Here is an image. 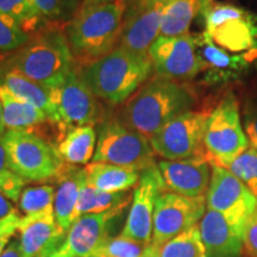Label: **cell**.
I'll use <instances>...</instances> for the list:
<instances>
[{
  "mask_svg": "<svg viewBox=\"0 0 257 257\" xmlns=\"http://www.w3.org/2000/svg\"><path fill=\"white\" fill-rule=\"evenodd\" d=\"M154 157L149 138L119 119L108 118L99 126L93 162L111 163L142 173L157 165Z\"/></svg>",
  "mask_w": 257,
  "mask_h": 257,
  "instance_id": "8992f818",
  "label": "cell"
},
{
  "mask_svg": "<svg viewBox=\"0 0 257 257\" xmlns=\"http://www.w3.org/2000/svg\"><path fill=\"white\" fill-rule=\"evenodd\" d=\"M115 0H85L83 5H94V4H105V3H112Z\"/></svg>",
  "mask_w": 257,
  "mask_h": 257,
  "instance_id": "7bdbcfd3",
  "label": "cell"
},
{
  "mask_svg": "<svg viewBox=\"0 0 257 257\" xmlns=\"http://www.w3.org/2000/svg\"><path fill=\"white\" fill-rule=\"evenodd\" d=\"M96 138L94 127L91 125L74 127L57 142L56 149L67 165H87L94 156Z\"/></svg>",
  "mask_w": 257,
  "mask_h": 257,
  "instance_id": "d4e9b609",
  "label": "cell"
},
{
  "mask_svg": "<svg viewBox=\"0 0 257 257\" xmlns=\"http://www.w3.org/2000/svg\"><path fill=\"white\" fill-rule=\"evenodd\" d=\"M195 37L198 54L204 63L205 81L210 85L236 81L257 59V50L243 54H231L221 49L206 34Z\"/></svg>",
  "mask_w": 257,
  "mask_h": 257,
  "instance_id": "2e32d148",
  "label": "cell"
},
{
  "mask_svg": "<svg viewBox=\"0 0 257 257\" xmlns=\"http://www.w3.org/2000/svg\"><path fill=\"white\" fill-rule=\"evenodd\" d=\"M55 181L57 185L54 200L55 219L61 229L68 232L74 221L79 218L78 201L81 187L86 184L85 169L66 163Z\"/></svg>",
  "mask_w": 257,
  "mask_h": 257,
  "instance_id": "44dd1931",
  "label": "cell"
},
{
  "mask_svg": "<svg viewBox=\"0 0 257 257\" xmlns=\"http://www.w3.org/2000/svg\"><path fill=\"white\" fill-rule=\"evenodd\" d=\"M167 3L125 12L119 47L138 55H149L150 48L160 36L161 19Z\"/></svg>",
  "mask_w": 257,
  "mask_h": 257,
  "instance_id": "ac0fdd59",
  "label": "cell"
},
{
  "mask_svg": "<svg viewBox=\"0 0 257 257\" xmlns=\"http://www.w3.org/2000/svg\"><path fill=\"white\" fill-rule=\"evenodd\" d=\"M82 81L96 98L120 105L148 81L153 72L149 55L118 46L101 59L78 68Z\"/></svg>",
  "mask_w": 257,
  "mask_h": 257,
  "instance_id": "277c9868",
  "label": "cell"
},
{
  "mask_svg": "<svg viewBox=\"0 0 257 257\" xmlns=\"http://www.w3.org/2000/svg\"><path fill=\"white\" fill-rule=\"evenodd\" d=\"M156 76L174 81H188L204 72V63L198 54L195 37L159 36L149 50Z\"/></svg>",
  "mask_w": 257,
  "mask_h": 257,
  "instance_id": "8fae6325",
  "label": "cell"
},
{
  "mask_svg": "<svg viewBox=\"0 0 257 257\" xmlns=\"http://www.w3.org/2000/svg\"><path fill=\"white\" fill-rule=\"evenodd\" d=\"M18 232L23 257H50L62 246L67 236L56 223L54 211L22 217Z\"/></svg>",
  "mask_w": 257,
  "mask_h": 257,
  "instance_id": "e0dca14e",
  "label": "cell"
},
{
  "mask_svg": "<svg viewBox=\"0 0 257 257\" xmlns=\"http://www.w3.org/2000/svg\"><path fill=\"white\" fill-rule=\"evenodd\" d=\"M197 14H199V0H169L162 12L160 36L178 37L187 35Z\"/></svg>",
  "mask_w": 257,
  "mask_h": 257,
  "instance_id": "484cf974",
  "label": "cell"
},
{
  "mask_svg": "<svg viewBox=\"0 0 257 257\" xmlns=\"http://www.w3.org/2000/svg\"><path fill=\"white\" fill-rule=\"evenodd\" d=\"M59 120L55 124L59 133L57 142L70 128L98 123L100 119V105L80 76L78 68L70 74L67 81L59 88L57 99Z\"/></svg>",
  "mask_w": 257,
  "mask_h": 257,
  "instance_id": "4fadbf2b",
  "label": "cell"
},
{
  "mask_svg": "<svg viewBox=\"0 0 257 257\" xmlns=\"http://www.w3.org/2000/svg\"><path fill=\"white\" fill-rule=\"evenodd\" d=\"M8 169H10L8 165V155H6V150L2 142V137H0V174H3Z\"/></svg>",
  "mask_w": 257,
  "mask_h": 257,
  "instance_id": "b9f144b4",
  "label": "cell"
},
{
  "mask_svg": "<svg viewBox=\"0 0 257 257\" xmlns=\"http://www.w3.org/2000/svg\"><path fill=\"white\" fill-rule=\"evenodd\" d=\"M147 246L143 244L121 238L120 236L108 237L99 248L95 250L92 257H143Z\"/></svg>",
  "mask_w": 257,
  "mask_h": 257,
  "instance_id": "d6a6232c",
  "label": "cell"
},
{
  "mask_svg": "<svg viewBox=\"0 0 257 257\" xmlns=\"http://www.w3.org/2000/svg\"><path fill=\"white\" fill-rule=\"evenodd\" d=\"M211 180L206 193L207 210L219 212L244 229L246 220L257 211V198L229 169L211 163Z\"/></svg>",
  "mask_w": 257,
  "mask_h": 257,
  "instance_id": "9c48e42d",
  "label": "cell"
},
{
  "mask_svg": "<svg viewBox=\"0 0 257 257\" xmlns=\"http://www.w3.org/2000/svg\"><path fill=\"white\" fill-rule=\"evenodd\" d=\"M154 249L156 257H206L198 225Z\"/></svg>",
  "mask_w": 257,
  "mask_h": 257,
  "instance_id": "f1b7e54d",
  "label": "cell"
},
{
  "mask_svg": "<svg viewBox=\"0 0 257 257\" xmlns=\"http://www.w3.org/2000/svg\"><path fill=\"white\" fill-rule=\"evenodd\" d=\"M204 146L208 161L224 168L249 148L240 121L238 101L231 93L223 96L208 114Z\"/></svg>",
  "mask_w": 257,
  "mask_h": 257,
  "instance_id": "52a82bcc",
  "label": "cell"
},
{
  "mask_svg": "<svg viewBox=\"0 0 257 257\" xmlns=\"http://www.w3.org/2000/svg\"><path fill=\"white\" fill-rule=\"evenodd\" d=\"M0 257H23L21 248H19V240L12 239L4 251L0 253Z\"/></svg>",
  "mask_w": 257,
  "mask_h": 257,
  "instance_id": "ab89813d",
  "label": "cell"
},
{
  "mask_svg": "<svg viewBox=\"0 0 257 257\" xmlns=\"http://www.w3.org/2000/svg\"><path fill=\"white\" fill-rule=\"evenodd\" d=\"M0 85L8 88L18 99L34 105L38 110L46 113L50 123H57L59 88L46 87L2 62H0Z\"/></svg>",
  "mask_w": 257,
  "mask_h": 257,
  "instance_id": "ffe728a7",
  "label": "cell"
},
{
  "mask_svg": "<svg viewBox=\"0 0 257 257\" xmlns=\"http://www.w3.org/2000/svg\"><path fill=\"white\" fill-rule=\"evenodd\" d=\"M206 111H187L149 138L154 153L168 161L207 157L204 146Z\"/></svg>",
  "mask_w": 257,
  "mask_h": 257,
  "instance_id": "ba28073f",
  "label": "cell"
},
{
  "mask_svg": "<svg viewBox=\"0 0 257 257\" xmlns=\"http://www.w3.org/2000/svg\"><path fill=\"white\" fill-rule=\"evenodd\" d=\"M55 189L50 185L24 188L19 198V208L25 216L54 211Z\"/></svg>",
  "mask_w": 257,
  "mask_h": 257,
  "instance_id": "4dcf8cb0",
  "label": "cell"
},
{
  "mask_svg": "<svg viewBox=\"0 0 257 257\" xmlns=\"http://www.w3.org/2000/svg\"><path fill=\"white\" fill-rule=\"evenodd\" d=\"M16 208L12 206L11 202L8 200V198L0 192V219H4V218L9 217L10 214L14 213Z\"/></svg>",
  "mask_w": 257,
  "mask_h": 257,
  "instance_id": "60d3db41",
  "label": "cell"
},
{
  "mask_svg": "<svg viewBox=\"0 0 257 257\" xmlns=\"http://www.w3.org/2000/svg\"><path fill=\"white\" fill-rule=\"evenodd\" d=\"M9 168L27 182L55 180L66 163L56 146L35 130H8L2 136Z\"/></svg>",
  "mask_w": 257,
  "mask_h": 257,
  "instance_id": "5b68a950",
  "label": "cell"
},
{
  "mask_svg": "<svg viewBox=\"0 0 257 257\" xmlns=\"http://www.w3.org/2000/svg\"><path fill=\"white\" fill-rule=\"evenodd\" d=\"M206 212V197L188 198L173 192H163L157 198L154 211L150 245H161L200 223Z\"/></svg>",
  "mask_w": 257,
  "mask_h": 257,
  "instance_id": "30bf717a",
  "label": "cell"
},
{
  "mask_svg": "<svg viewBox=\"0 0 257 257\" xmlns=\"http://www.w3.org/2000/svg\"><path fill=\"white\" fill-rule=\"evenodd\" d=\"M27 181L11 169L0 174V192L12 201H18Z\"/></svg>",
  "mask_w": 257,
  "mask_h": 257,
  "instance_id": "e575fe53",
  "label": "cell"
},
{
  "mask_svg": "<svg viewBox=\"0 0 257 257\" xmlns=\"http://www.w3.org/2000/svg\"><path fill=\"white\" fill-rule=\"evenodd\" d=\"M27 78L49 88H60L76 68L63 29L48 24L23 48L2 61Z\"/></svg>",
  "mask_w": 257,
  "mask_h": 257,
  "instance_id": "7a4b0ae2",
  "label": "cell"
},
{
  "mask_svg": "<svg viewBox=\"0 0 257 257\" xmlns=\"http://www.w3.org/2000/svg\"><path fill=\"white\" fill-rule=\"evenodd\" d=\"M213 43L231 54L257 50V17L251 12L242 18L231 19L210 32Z\"/></svg>",
  "mask_w": 257,
  "mask_h": 257,
  "instance_id": "7402d4cb",
  "label": "cell"
},
{
  "mask_svg": "<svg viewBox=\"0 0 257 257\" xmlns=\"http://www.w3.org/2000/svg\"><path fill=\"white\" fill-rule=\"evenodd\" d=\"M85 0H35L38 11L47 23L66 27L75 17Z\"/></svg>",
  "mask_w": 257,
  "mask_h": 257,
  "instance_id": "f546056e",
  "label": "cell"
},
{
  "mask_svg": "<svg viewBox=\"0 0 257 257\" xmlns=\"http://www.w3.org/2000/svg\"><path fill=\"white\" fill-rule=\"evenodd\" d=\"M243 245L249 257H257V211L244 225Z\"/></svg>",
  "mask_w": 257,
  "mask_h": 257,
  "instance_id": "8d00e7d4",
  "label": "cell"
},
{
  "mask_svg": "<svg viewBox=\"0 0 257 257\" xmlns=\"http://www.w3.org/2000/svg\"><path fill=\"white\" fill-rule=\"evenodd\" d=\"M0 104L5 128L8 130H34L49 121L46 113L34 105L18 99L3 85H0Z\"/></svg>",
  "mask_w": 257,
  "mask_h": 257,
  "instance_id": "cb8c5ba5",
  "label": "cell"
},
{
  "mask_svg": "<svg viewBox=\"0 0 257 257\" xmlns=\"http://www.w3.org/2000/svg\"><path fill=\"white\" fill-rule=\"evenodd\" d=\"M127 206L115 207L102 213L82 214L74 221L59 250L78 257H92L99 245L107 239L112 225Z\"/></svg>",
  "mask_w": 257,
  "mask_h": 257,
  "instance_id": "5bb4252c",
  "label": "cell"
},
{
  "mask_svg": "<svg viewBox=\"0 0 257 257\" xmlns=\"http://www.w3.org/2000/svg\"><path fill=\"white\" fill-rule=\"evenodd\" d=\"M246 137H248L250 146L257 150V112L249 111L245 112V119H244Z\"/></svg>",
  "mask_w": 257,
  "mask_h": 257,
  "instance_id": "74e56055",
  "label": "cell"
},
{
  "mask_svg": "<svg viewBox=\"0 0 257 257\" xmlns=\"http://www.w3.org/2000/svg\"><path fill=\"white\" fill-rule=\"evenodd\" d=\"M159 167H150L141 173L140 181L133 193L130 211L119 236L149 246L153 236L154 211L157 198L166 192Z\"/></svg>",
  "mask_w": 257,
  "mask_h": 257,
  "instance_id": "7c38bea8",
  "label": "cell"
},
{
  "mask_svg": "<svg viewBox=\"0 0 257 257\" xmlns=\"http://www.w3.org/2000/svg\"><path fill=\"white\" fill-rule=\"evenodd\" d=\"M133 201V194L128 192L108 193L98 191L85 184L80 191L78 201V214L102 213L119 206H128Z\"/></svg>",
  "mask_w": 257,
  "mask_h": 257,
  "instance_id": "4316f807",
  "label": "cell"
},
{
  "mask_svg": "<svg viewBox=\"0 0 257 257\" xmlns=\"http://www.w3.org/2000/svg\"><path fill=\"white\" fill-rule=\"evenodd\" d=\"M169 0H124L125 3V12L137 11L149 6L160 4V3H167Z\"/></svg>",
  "mask_w": 257,
  "mask_h": 257,
  "instance_id": "f35d334b",
  "label": "cell"
},
{
  "mask_svg": "<svg viewBox=\"0 0 257 257\" xmlns=\"http://www.w3.org/2000/svg\"><path fill=\"white\" fill-rule=\"evenodd\" d=\"M50 257H78V256H74V255H70V253H67V252H63L61 251V250H57L51 255Z\"/></svg>",
  "mask_w": 257,
  "mask_h": 257,
  "instance_id": "bcb514c9",
  "label": "cell"
},
{
  "mask_svg": "<svg viewBox=\"0 0 257 257\" xmlns=\"http://www.w3.org/2000/svg\"><path fill=\"white\" fill-rule=\"evenodd\" d=\"M168 192L188 198H205L211 180V162L207 157L168 161L157 163Z\"/></svg>",
  "mask_w": 257,
  "mask_h": 257,
  "instance_id": "9a60e30c",
  "label": "cell"
},
{
  "mask_svg": "<svg viewBox=\"0 0 257 257\" xmlns=\"http://www.w3.org/2000/svg\"><path fill=\"white\" fill-rule=\"evenodd\" d=\"M5 133V124H4V119H3V108H2V104H0V137L3 136Z\"/></svg>",
  "mask_w": 257,
  "mask_h": 257,
  "instance_id": "f6af8a7d",
  "label": "cell"
},
{
  "mask_svg": "<svg viewBox=\"0 0 257 257\" xmlns=\"http://www.w3.org/2000/svg\"><path fill=\"white\" fill-rule=\"evenodd\" d=\"M22 216L16 210L9 217L0 219V253H2L12 240L14 234L18 231Z\"/></svg>",
  "mask_w": 257,
  "mask_h": 257,
  "instance_id": "d590c367",
  "label": "cell"
},
{
  "mask_svg": "<svg viewBox=\"0 0 257 257\" xmlns=\"http://www.w3.org/2000/svg\"><path fill=\"white\" fill-rule=\"evenodd\" d=\"M124 15V0L81 6L75 17L64 27L76 64L87 66L117 48Z\"/></svg>",
  "mask_w": 257,
  "mask_h": 257,
  "instance_id": "3957f363",
  "label": "cell"
},
{
  "mask_svg": "<svg viewBox=\"0 0 257 257\" xmlns=\"http://www.w3.org/2000/svg\"><path fill=\"white\" fill-rule=\"evenodd\" d=\"M226 169L238 178L257 198V150L255 148L249 146Z\"/></svg>",
  "mask_w": 257,
  "mask_h": 257,
  "instance_id": "1f68e13d",
  "label": "cell"
},
{
  "mask_svg": "<svg viewBox=\"0 0 257 257\" xmlns=\"http://www.w3.org/2000/svg\"><path fill=\"white\" fill-rule=\"evenodd\" d=\"M206 257H240L243 230L234 226L219 212L207 210L198 224Z\"/></svg>",
  "mask_w": 257,
  "mask_h": 257,
  "instance_id": "d6986e66",
  "label": "cell"
},
{
  "mask_svg": "<svg viewBox=\"0 0 257 257\" xmlns=\"http://www.w3.org/2000/svg\"><path fill=\"white\" fill-rule=\"evenodd\" d=\"M31 36L12 18L0 15V53H11L23 48Z\"/></svg>",
  "mask_w": 257,
  "mask_h": 257,
  "instance_id": "836d02e7",
  "label": "cell"
},
{
  "mask_svg": "<svg viewBox=\"0 0 257 257\" xmlns=\"http://www.w3.org/2000/svg\"><path fill=\"white\" fill-rule=\"evenodd\" d=\"M0 15L12 18L28 35H35L48 24L35 0H0Z\"/></svg>",
  "mask_w": 257,
  "mask_h": 257,
  "instance_id": "83f0119b",
  "label": "cell"
},
{
  "mask_svg": "<svg viewBox=\"0 0 257 257\" xmlns=\"http://www.w3.org/2000/svg\"><path fill=\"white\" fill-rule=\"evenodd\" d=\"M83 169L86 184L98 191L108 193L127 192L136 187L141 176V172L134 168L105 162L88 163Z\"/></svg>",
  "mask_w": 257,
  "mask_h": 257,
  "instance_id": "603a6c76",
  "label": "cell"
},
{
  "mask_svg": "<svg viewBox=\"0 0 257 257\" xmlns=\"http://www.w3.org/2000/svg\"><path fill=\"white\" fill-rule=\"evenodd\" d=\"M195 104L197 92L188 83L155 76L128 99L118 119L150 138Z\"/></svg>",
  "mask_w": 257,
  "mask_h": 257,
  "instance_id": "6da1fadb",
  "label": "cell"
},
{
  "mask_svg": "<svg viewBox=\"0 0 257 257\" xmlns=\"http://www.w3.org/2000/svg\"><path fill=\"white\" fill-rule=\"evenodd\" d=\"M143 257H156L155 249H154L152 245L147 246V249H146V251H144Z\"/></svg>",
  "mask_w": 257,
  "mask_h": 257,
  "instance_id": "ee69618b",
  "label": "cell"
}]
</instances>
